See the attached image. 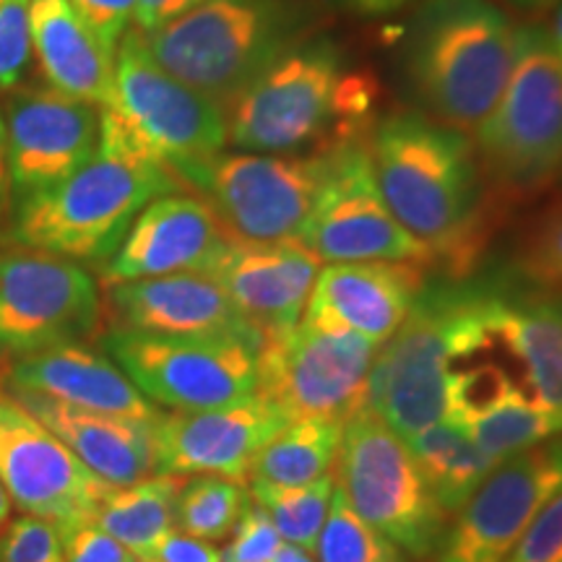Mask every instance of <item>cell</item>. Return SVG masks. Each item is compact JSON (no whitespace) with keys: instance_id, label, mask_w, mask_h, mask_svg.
I'll list each match as a JSON object with an SVG mask.
<instances>
[{"instance_id":"6da1fadb","label":"cell","mask_w":562,"mask_h":562,"mask_svg":"<svg viewBox=\"0 0 562 562\" xmlns=\"http://www.w3.org/2000/svg\"><path fill=\"white\" fill-rule=\"evenodd\" d=\"M375 182L396 222L432 266L463 279L484 245L474 144L419 112H393L368 136Z\"/></svg>"},{"instance_id":"7a4b0ae2","label":"cell","mask_w":562,"mask_h":562,"mask_svg":"<svg viewBox=\"0 0 562 562\" xmlns=\"http://www.w3.org/2000/svg\"><path fill=\"white\" fill-rule=\"evenodd\" d=\"M372 81L347 74L331 37H302L271 60L227 108V138L252 154H300L360 136Z\"/></svg>"},{"instance_id":"3957f363","label":"cell","mask_w":562,"mask_h":562,"mask_svg":"<svg viewBox=\"0 0 562 562\" xmlns=\"http://www.w3.org/2000/svg\"><path fill=\"white\" fill-rule=\"evenodd\" d=\"M492 284H425L398 331L383 341L368 378V406L404 442L448 412V378L456 362L487 349Z\"/></svg>"},{"instance_id":"277c9868","label":"cell","mask_w":562,"mask_h":562,"mask_svg":"<svg viewBox=\"0 0 562 562\" xmlns=\"http://www.w3.org/2000/svg\"><path fill=\"white\" fill-rule=\"evenodd\" d=\"M518 30L492 0H422L404 42V70L432 121L472 131L508 83Z\"/></svg>"},{"instance_id":"5b68a950","label":"cell","mask_w":562,"mask_h":562,"mask_svg":"<svg viewBox=\"0 0 562 562\" xmlns=\"http://www.w3.org/2000/svg\"><path fill=\"white\" fill-rule=\"evenodd\" d=\"M227 144V110L167 74L138 32L125 34L100 110V146L167 167L191 188Z\"/></svg>"},{"instance_id":"8992f818","label":"cell","mask_w":562,"mask_h":562,"mask_svg":"<svg viewBox=\"0 0 562 562\" xmlns=\"http://www.w3.org/2000/svg\"><path fill=\"white\" fill-rule=\"evenodd\" d=\"M180 191L167 167L100 146L70 178L13 206L11 237L70 261L104 263L140 211Z\"/></svg>"},{"instance_id":"52a82bcc","label":"cell","mask_w":562,"mask_h":562,"mask_svg":"<svg viewBox=\"0 0 562 562\" xmlns=\"http://www.w3.org/2000/svg\"><path fill=\"white\" fill-rule=\"evenodd\" d=\"M307 24L302 0H203L140 37L167 74L227 110L271 60L305 37Z\"/></svg>"},{"instance_id":"ba28073f","label":"cell","mask_w":562,"mask_h":562,"mask_svg":"<svg viewBox=\"0 0 562 562\" xmlns=\"http://www.w3.org/2000/svg\"><path fill=\"white\" fill-rule=\"evenodd\" d=\"M336 487L357 516L414 560H432L451 516L440 508L409 446L368 404L344 422Z\"/></svg>"},{"instance_id":"9c48e42d","label":"cell","mask_w":562,"mask_h":562,"mask_svg":"<svg viewBox=\"0 0 562 562\" xmlns=\"http://www.w3.org/2000/svg\"><path fill=\"white\" fill-rule=\"evenodd\" d=\"M341 140H328L300 154L222 151L191 188L235 240H300V232L334 170Z\"/></svg>"},{"instance_id":"30bf717a","label":"cell","mask_w":562,"mask_h":562,"mask_svg":"<svg viewBox=\"0 0 562 562\" xmlns=\"http://www.w3.org/2000/svg\"><path fill=\"white\" fill-rule=\"evenodd\" d=\"M474 151L495 180L531 188L562 167V58L544 26L518 30L516 66L474 128Z\"/></svg>"},{"instance_id":"8fae6325","label":"cell","mask_w":562,"mask_h":562,"mask_svg":"<svg viewBox=\"0 0 562 562\" xmlns=\"http://www.w3.org/2000/svg\"><path fill=\"white\" fill-rule=\"evenodd\" d=\"M102 351L159 409H220L258 393L261 347L243 339L154 336L112 326Z\"/></svg>"},{"instance_id":"7c38bea8","label":"cell","mask_w":562,"mask_h":562,"mask_svg":"<svg viewBox=\"0 0 562 562\" xmlns=\"http://www.w3.org/2000/svg\"><path fill=\"white\" fill-rule=\"evenodd\" d=\"M378 344L347 328L302 318L258 351V393L290 419L347 422L368 404Z\"/></svg>"},{"instance_id":"4fadbf2b","label":"cell","mask_w":562,"mask_h":562,"mask_svg":"<svg viewBox=\"0 0 562 562\" xmlns=\"http://www.w3.org/2000/svg\"><path fill=\"white\" fill-rule=\"evenodd\" d=\"M321 263H419L430 256L385 206L372 172L368 138H344L336 165L300 232Z\"/></svg>"},{"instance_id":"5bb4252c","label":"cell","mask_w":562,"mask_h":562,"mask_svg":"<svg viewBox=\"0 0 562 562\" xmlns=\"http://www.w3.org/2000/svg\"><path fill=\"white\" fill-rule=\"evenodd\" d=\"M100 284L79 261L19 248L0 256V349L83 341L100 326Z\"/></svg>"},{"instance_id":"9a60e30c","label":"cell","mask_w":562,"mask_h":562,"mask_svg":"<svg viewBox=\"0 0 562 562\" xmlns=\"http://www.w3.org/2000/svg\"><path fill=\"white\" fill-rule=\"evenodd\" d=\"M562 490V432L497 463L451 516L432 562H505L526 526Z\"/></svg>"},{"instance_id":"2e32d148","label":"cell","mask_w":562,"mask_h":562,"mask_svg":"<svg viewBox=\"0 0 562 562\" xmlns=\"http://www.w3.org/2000/svg\"><path fill=\"white\" fill-rule=\"evenodd\" d=\"M0 482L21 513L58 526L94 521L112 484L100 480L60 438L0 391Z\"/></svg>"},{"instance_id":"e0dca14e","label":"cell","mask_w":562,"mask_h":562,"mask_svg":"<svg viewBox=\"0 0 562 562\" xmlns=\"http://www.w3.org/2000/svg\"><path fill=\"white\" fill-rule=\"evenodd\" d=\"M100 149V108L32 87L11 97L5 115L13 206L70 178Z\"/></svg>"},{"instance_id":"ac0fdd59","label":"cell","mask_w":562,"mask_h":562,"mask_svg":"<svg viewBox=\"0 0 562 562\" xmlns=\"http://www.w3.org/2000/svg\"><path fill=\"white\" fill-rule=\"evenodd\" d=\"M290 422L263 393L220 409L161 414L154 422V474H214L248 484L258 451Z\"/></svg>"},{"instance_id":"d6986e66","label":"cell","mask_w":562,"mask_h":562,"mask_svg":"<svg viewBox=\"0 0 562 562\" xmlns=\"http://www.w3.org/2000/svg\"><path fill=\"white\" fill-rule=\"evenodd\" d=\"M227 243V229L199 195H159L140 211L117 250L102 263V284L188 271L211 273Z\"/></svg>"},{"instance_id":"ffe728a7","label":"cell","mask_w":562,"mask_h":562,"mask_svg":"<svg viewBox=\"0 0 562 562\" xmlns=\"http://www.w3.org/2000/svg\"><path fill=\"white\" fill-rule=\"evenodd\" d=\"M115 326L154 336L243 339L263 347V336L245 321L214 273L188 271L104 286Z\"/></svg>"},{"instance_id":"44dd1931","label":"cell","mask_w":562,"mask_h":562,"mask_svg":"<svg viewBox=\"0 0 562 562\" xmlns=\"http://www.w3.org/2000/svg\"><path fill=\"white\" fill-rule=\"evenodd\" d=\"M321 258L300 240L243 243L229 237L214 273L263 341L292 331L302 321Z\"/></svg>"},{"instance_id":"7402d4cb","label":"cell","mask_w":562,"mask_h":562,"mask_svg":"<svg viewBox=\"0 0 562 562\" xmlns=\"http://www.w3.org/2000/svg\"><path fill=\"white\" fill-rule=\"evenodd\" d=\"M419 263H326L321 266L302 318L347 328L378 344L389 341L425 290Z\"/></svg>"},{"instance_id":"603a6c76","label":"cell","mask_w":562,"mask_h":562,"mask_svg":"<svg viewBox=\"0 0 562 562\" xmlns=\"http://www.w3.org/2000/svg\"><path fill=\"white\" fill-rule=\"evenodd\" d=\"M5 385L11 391L37 393L53 402L112 417L157 422L165 414L104 351L91 349L83 341L16 355L5 370Z\"/></svg>"},{"instance_id":"cb8c5ba5","label":"cell","mask_w":562,"mask_h":562,"mask_svg":"<svg viewBox=\"0 0 562 562\" xmlns=\"http://www.w3.org/2000/svg\"><path fill=\"white\" fill-rule=\"evenodd\" d=\"M487 326L524 370V391L562 422V286L492 284Z\"/></svg>"},{"instance_id":"d4e9b609","label":"cell","mask_w":562,"mask_h":562,"mask_svg":"<svg viewBox=\"0 0 562 562\" xmlns=\"http://www.w3.org/2000/svg\"><path fill=\"white\" fill-rule=\"evenodd\" d=\"M9 393L112 487H128L154 474V422L87 412L37 393Z\"/></svg>"},{"instance_id":"484cf974","label":"cell","mask_w":562,"mask_h":562,"mask_svg":"<svg viewBox=\"0 0 562 562\" xmlns=\"http://www.w3.org/2000/svg\"><path fill=\"white\" fill-rule=\"evenodd\" d=\"M30 32L47 87L100 110L110 102L115 53L102 45L68 0H32Z\"/></svg>"},{"instance_id":"4316f807","label":"cell","mask_w":562,"mask_h":562,"mask_svg":"<svg viewBox=\"0 0 562 562\" xmlns=\"http://www.w3.org/2000/svg\"><path fill=\"white\" fill-rule=\"evenodd\" d=\"M406 446L432 497L448 516H453L474 495L484 476L497 467L472 440L467 427L451 417H442L427 430L417 432L406 440Z\"/></svg>"},{"instance_id":"83f0119b","label":"cell","mask_w":562,"mask_h":562,"mask_svg":"<svg viewBox=\"0 0 562 562\" xmlns=\"http://www.w3.org/2000/svg\"><path fill=\"white\" fill-rule=\"evenodd\" d=\"M186 476L151 474L128 487H115L102 503L94 524L115 537L140 562L151 558L157 544L175 526L178 495Z\"/></svg>"},{"instance_id":"f1b7e54d","label":"cell","mask_w":562,"mask_h":562,"mask_svg":"<svg viewBox=\"0 0 562 562\" xmlns=\"http://www.w3.org/2000/svg\"><path fill=\"white\" fill-rule=\"evenodd\" d=\"M344 422L292 419L252 461L248 482L302 487L334 472Z\"/></svg>"},{"instance_id":"f546056e","label":"cell","mask_w":562,"mask_h":562,"mask_svg":"<svg viewBox=\"0 0 562 562\" xmlns=\"http://www.w3.org/2000/svg\"><path fill=\"white\" fill-rule=\"evenodd\" d=\"M463 427L495 463L562 432V422L542 404L533 402L524 385H516L501 404L467 422Z\"/></svg>"},{"instance_id":"4dcf8cb0","label":"cell","mask_w":562,"mask_h":562,"mask_svg":"<svg viewBox=\"0 0 562 562\" xmlns=\"http://www.w3.org/2000/svg\"><path fill=\"white\" fill-rule=\"evenodd\" d=\"M250 505V490L227 476H186L178 495L175 526L188 537L203 542H222L235 531Z\"/></svg>"},{"instance_id":"1f68e13d","label":"cell","mask_w":562,"mask_h":562,"mask_svg":"<svg viewBox=\"0 0 562 562\" xmlns=\"http://www.w3.org/2000/svg\"><path fill=\"white\" fill-rule=\"evenodd\" d=\"M250 497L269 513L277 526L281 542L297 550L315 552L318 537L326 524L336 480L334 472L302 487H271V484H250Z\"/></svg>"},{"instance_id":"d6a6232c","label":"cell","mask_w":562,"mask_h":562,"mask_svg":"<svg viewBox=\"0 0 562 562\" xmlns=\"http://www.w3.org/2000/svg\"><path fill=\"white\" fill-rule=\"evenodd\" d=\"M315 554L318 562H406L391 539L351 510L339 487L334 490Z\"/></svg>"},{"instance_id":"836d02e7","label":"cell","mask_w":562,"mask_h":562,"mask_svg":"<svg viewBox=\"0 0 562 562\" xmlns=\"http://www.w3.org/2000/svg\"><path fill=\"white\" fill-rule=\"evenodd\" d=\"M518 273L526 284L562 286V206L547 211L533 224L518 250Z\"/></svg>"},{"instance_id":"e575fe53","label":"cell","mask_w":562,"mask_h":562,"mask_svg":"<svg viewBox=\"0 0 562 562\" xmlns=\"http://www.w3.org/2000/svg\"><path fill=\"white\" fill-rule=\"evenodd\" d=\"M0 562H66L60 526L21 513L0 531Z\"/></svg>"},{"instance_id":"d590c367","label":"cell","mask_w":562,"mask_h":562,"mask_svg":"<svg viewBox=\"0 0 562 562\" xmlns=\"http://www.w3.org/2000/svg\"><path fill=\"white\" fill-rule=\"evenodd\" d=\"M32 0H0V91L16 89L32 58Z\"/></svg>"},{"instance_id":"8d00e7d4","label":"cell","mask_w":562,"mask_h":562,"mask_svg":"<svg viewBox=\"0 0 562 562\" xmlns=\"http://www.w3.org/2000/svg\"><path fill=\"white\" fill-rule=\"evenodd\" d=\"M227 539L229 542L222 550V562H273L284 547L269 513L252 497Z\"/></svg>"},{"instance_id":"74e56055","label":"cell","mask_w":562,"mask_h":562,"mask_svg":"<svg viewBox=\"0 0 562 562\" xmlns=\"http://www.w3.org/2000/svg\"><path fill=\"white\" fill-rule=\"evenodd\" d=\"M505 562H562V490L533 516Z\"/></svg>"},{"instance_id":"f35d334b","label":"cell","mask_w":562,"mask_h":562,"mask_svg":"<svg viewBox=\"0 0 562 562\" xmlns=\"http://www.w3.org/2000/svg\"><path fill=\"white\" fill-rule=\"evenodd\" d=\"M66 562H140L128 547L100 529L94 521L60 526Z\"/></svg>"},{"instance_id":"ab89813d","label":"cell","mask_w":562,"mask_h":562,"mask_svg":"<svg viewBox=\"0 0 562 562\" xmlns=\"http://www.w3.org/2000/svg\"><path fill=\"white\" fill-rule=\"evenodd\" d=\"M70 9L100 37L108 50L115 53L125 34L131 32L138 0H68Z\"/></svg>"},{"instance_id":"60d3db41","label":"cell","mask_w":562,"mask_h":562,"mask_svg":"<svg viewBox=\"0 0 562 562\" xmlns=\"http://www.w3.org/2000/svg\"><path fill=\"white\" fill-rule=\"evenodd\" d=\"M146 562H222V550L214 542H203L175 529L161 539Z\"/></svg>"},{"instance_id":"b9f144b4","label":"cell","mask_w":562,"mask_h":562,"mask_svg":"<svg viewBox=\"0 0 562 562\" xmlns=\"http://www.w3.org/2000/svg\"><path fill=\"white\" fill-rule=\"evenodd\" d=\"M203 0H138L136 16H133V32L149 37L165 24H170L186 11L195 9Z\"/></svg>"},{"instance_id":"7bdbcfd3","label":"cell","mask_w":562,"mask_h":562,"mask_svg":"<svg viewBox=\"0 0 562 562\" xmlns=\"http://www.w3.org/2000/svg\"><path fill=\"white\" fill-rule=\"evenodd\" d=\"M13 220V191L9 157H5V121L0 117V229L11 227Z\"/></svg>"},{"instance_id":"ee69618b","label":"cell","mask_w":562,"mask_h":562,"mask_svg":"<svg viewBox=\"0 0 562 562\" xmlns=\"http://www.w3.org/2000/svg\"><path fill=\"white\" fill-rule=\"evenodd\" d=\"M341 9L362 13V16H378V13H391L414 3V0H334Z\"/></svg>"},{"instance_id":"f6af8a7d","label":"cell","mask_w":562,"mask_h":562,"mask_svg":"<svg viewBox=\"0 0 562 562\" xmlns=\"http://www.w3.org/2000/svg\"><path fill=\"white\" fill-rule=\"evenodd\" d=\"M273 562H315V560L311 558V552L297 550V547L284 544V547H281V550H279L277 560H273Z\"/></svg>"},{"instance_id":"bcb514c9","label":"cell","mask_w":562,"mask_h":562,"mask_svg":"<svg viewBox=\"0 0 562 562\" xmlns=\"http://www.w3.org/2000/svg\"><path fill=\"white\" fill-rule=\"evenodd\" d=\"M11 510H13V503H11L9 492H5V487H3V482H0V531H3L5 526H9Z\"/></svg>"},{"instance_id":"7dc6e473","label":"cell","mask_w":562,"mask_h":562,"mask_svg":"<svg viewBox=\"0 0 562 562\" xmlns=\"http://www.w3.org/2000/svg\"><path fill=\"white\" fill-rule=\"evenodd\" d=\"M508 3L516 5V9H521V11H544L554 3H562V0H508Z\"/></svg>"},{"instance_id":"c3c4849f","label":"cell","mask_w":562,"mask_h":562,"mask_svg":"<svg viewBox=\"0 0 562 562\" xmlns=\"http://www.w3.org/2000/svg\"><path fill=\"white\" fill-rule=\"evenodd\" d=\"M550 34V40H552V45H554V50H558V55L562 58V3H560V9H558V13H554V21H552V30L547 32Z\"/></svg>"}]
</instances>
